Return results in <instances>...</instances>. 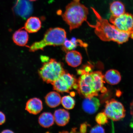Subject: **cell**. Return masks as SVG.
<instances>
[{"label": "cell", "instance_id": "25", "mask_svg": "<svg viewBox=\"0 0 133 133\" xmlns=\"http://www.w3.org/2000/svg\"><path fill=\"white\" fill-rule=\"evenodd\" d=\"M5 121V116L4 113L0 111V125L4 124Z\"/></svg>", "mask_w": 133, "mask_h": 133}, {"label": "cell", "instance_id": "5", "mask_svg": "<svg viewBox=\"0 0 133 133\" xmlns=\"http://www.w3.org/2000/svg\"><path fill=\"white\" fill-rule=\"evenodd\" d=\"M109 21L119 30L128 33L133 39V15L125 12L119 16L111 15Z\"/></svg>", "mask_w": 133, "mask_h": 133}, {"label": "cell", "instance_id": "4", "mask_svg": "<svg viewBox=\"0 0 133 133\" xmlns=\"http://www.w3.org/2000/svg\"><path fill=\"white\" fill-rule=\"evenodd\" d=\"M63 65L54 59H51L44 63L39 71L43 81L52 84L65 72Z\"/></svg>", "mask_w": 133, "mask_h": 133}, {"label": "cell", "instance_id": "26", "mask_svg": "<svg viewBox=\"0 0 133 133\" xmlns=\"http://www.w3.org/2000/svg\"><path fill=\"white\" fill-rule=\"evenodd\" d=\"M87 125L85 123L81 125L80 129V131L81 133H86L87 132Z\"/></svg>", "mask_w": 133, "mask_h": 133}, {"label": "cell", "instance_id": "18", "mask_svg": "<svg viewBox=\"0 0 133 133\" xmlns=\"http://www.w3.org/2000/svg\"><path fill=\"white\" fill-rule=\"evenodd\" d=\"M62 46L63 50L66 52L75 49L78 46L84 48L87 47L88 45L80 39L73 38L70 40L66 39Z\"/></svg>", "mask_w": 133, "mask_h": 133}, {"label": "cell", "instance_id": "27", "mask_svg": "<svg viewBox=\"0 0 133 133\" xmlns=\"http://www.w3.org/2000/svg\"><path fill=\"white\" fill-rule=\"evenodd\" d=\"M41 61L44 63L47 62L49 61V58L46 57V56H43L41 57Z\"/></svg>", "mask_w": 133, "mask_h": 133}, {"label": "cell", "instance_id": "6", "mask_svg": "<svg viewBox=\"0 0 133 133\" xmlns=\"http://www.w3.org/2000/svg\"><path fill=\"white\" fill-rule=\"evenodd\" d=\"M124 106L120 102L112 99L106 101L104 112L108 118L117 121L123 118L125 116Z\"/></svg>", "mask_w": 133, "mask_h": 133}, {"label": "cell", "instance_id": "29", "mask_svg": "<svg viewBox=\"0 0 133 133\" xmlns=\"http://www.w3.org/2000/svg\"><path fill=\"white\" fill-rule=\"evenodd\" d=\"M2 133H13V132L11 130H10L6 129L2 131Z\"/></svg>", "mask_w": 133, "mask_h": 133}, {"label": "cell", "instance_id": "17", "mask_svg": "<svg viewBox=\"0 0 133 133\" xmlns=\"http://www.w3.org/2000/svg\"><path fill=\"white\" fill-rule=\"evenodd\" d=\"M104 76L105 81L112 85L117 84L121 80L120 73L116 70H109L106 71Z\"/></svg>", "mask_w": 133, "mask_h": 133}, {"label": "cell", "instance_id": "21", "mask_svg": "<svg viewBox=\"0 0 133 133\" xmlns=\"http://www.w3.org/2000/svg\"><path fill=\"white\" fill-rule=\"evenodd\" d=\"M110 9L111 15L114 16H119L125 13L124 5L119 1H114L111 3Z\"/></svg>", "mask_w": 133, "mask_h": 133}, {"label": "cell", "instance_id": "20", "mask_svg": "<svg viewBox=\"0 0 133 133\" xmlns=\"http://www.w3.org/2000/svg\"><path fill=\"white\" fill-rule=\"evenodd\" d=\"M38 121L39 124L42 127L49 128L54 123V116L50 112L43 113L39 116Z\"/></svg>", "mask_w": 133, "mask_h": 133}, {"label": "cell", "instance_id": "10", "mask_svg": "<svg viewBox=\"0 0 133 133\" xmlns=\"http://www.w3.org/2000/svg\"><path fill=\"white\" fill-rule=\"evenodd\" d=\"M100 105L99 100L95 96H92L85 98L83 101L82 107L85 112L92 114L97 112Z\"/></svg>", "mask_w": 133, "mask_h": 133}, {"label": "cell", "instance_id": "22", "mask_svg": "<svg viewBox=\"0 0 133 133\" xmlns=\"http://www.w3.org/2000/svg\"><path fill=\"white\" fill-rule=\"evenodd\" d=\"M61 103L65 109H72L75 104V101L73 98L70 96H65L61 99Z\"/></svg>", "mask_w": 133, "mask_h": 133}, {"label": "cell", "instance_id": "16", "mask_svg": "<svg viewBox=\"0 0 133 133\" xmlns=\"http://www.w3.org/2000/svg\"><path fill=\"white\" fill-rule=\"evenodd\" d=\"M41 27V22L39 18L31 17L26 21L24 28L28 32L34 33L37 32Z\"/></svg>", "mask_w": 133, "mask_h": 133}, {"label": "cell", "instance_id": "23", "mask_svg": "<svg viewBox=\"0 0 133 133\" xmlns=\"http://www.w3.org/2000/svg\"><path fill=\"white\" fill-rule=\"evenodd\" d=\"M96 122L99 125H104L108 122V118L104 112H100L96 117Z\"/></svg>", "mask_w": 133, "mask_h": 133}, {"label": "cell", "instance_id": "2", "mask_svg": "<svg viewBox=\"0 0 133 133\" xmlns=\"http://www.w3.org/2000/svg\"><path fill=\"white\" fill-rule=\"evenodd\" d=\"M89 13V9L81 4L80 0H72L66 6L62 16L71 31L79 28L84 22L87 21Z\"/></svg>", "mask_w": 133, "mask_h": 133}, {"label": "cell", "instance_id": "24", "mask_svg": "<svg viewBox=\"0 0 133 133\" xmlns=\"http://www.w3.org/2000/svg\"><path fill=\"white\" fill-rule=\"evenodd\" d=\"M90 133H104V128L101 125H97L92 128L90 131Z\"/></svg>", "mask_w": 133, "mask_h": 133}, {"label": "cell", "instance_id": "15", "mask_svg": "<svg viewBox=\"0 0 133 133\" xmlns=\"http://www.w3.org/2000/svg\"><path fill=\"white\" fill-rule=\"evenodd\" d=\"M55 121L57 125L63 126L66 125L69 122L70 114L67 111L64 109H59L54 112Z\"/></svg>", "mask_w": 133, "mask_h": 133}, {"label": "cell", "instance_id": "12", "mask_svg": "<svg viewBox=\"0 0 133 133\" xmlns=\"http://www.w3.org/2000/svg\"><path fill=\"white\" fill-rule=\"evenodd\" d=\"M82 57L80 53L75 50H71L66 52L65 61L67 64L71 67H76L82 62Z\"/></svg>", "mask_w": 133, "mask_h": 133}, {"label": "cell", "instance_id": "13", "mask_svg": "<svg viewBox=\"0 0 133 133\" xmlns=\"http://www.w3.org/2000/svg\"><path fill=\"white\" fill-rule=\"evenodd\" d=\"M43 109L42 101L37 98L29 99L26 104V110L31 114L37 115L41 112Z\"/></svg>", "mask_w": 133, "mask_h": 133}, {"label": "cell", "instance_id": "11", "mask_svg": "<svg viewBox=\"0 0 133 133\" xmlns=\"http://www.w3.org/2000/svg\"><path fill=\"white\" fill-rule=\"evenodd\" d=\"M92 76L95 90L98 93L99 91L101 92H105L107 90L104 87L105 80L104 75L100 71H95L91 72Z\"/></svg>", "mask_w": 133, "mask_h": 133}, {"label": "cell", "instance_id": "30", "mask_svg": "<svg viewBox=\"0 0 133 133\" xmlns=\"http://www.w3.org/2000/svg\"><path fill=\"white\" fill-rule=\"evenodd\" d=\"M29 1H31V2H32V1H37V0H29Z\"/></svg>", "mask_w": 133, "mask_h": 133}, {"label": "cell", "instance_id": "14", "mask_svg": "<svg viewBox=\"0 0 133 133\" xmlns=\"http://www.w3.org/2000/svg\"><path fill=\"white\" fill-rule=\"evenodd\" d=\"M13 40L16 44L21 46H24L27 44L29 39V36L27 31L23 28L18 30L13 35Z\"/></svg>", "mask_w": 133, "mask_h": 133}, {"label": "cell", "instance_id": "19", "mask_svg": "<svg viewBox=\"0 0 133 133\" xmlns=\"http://www.w3.org/2000/svg\"><path fill=\"white\" fill-rule=\"evenodd\" d=\"M46 103L50 107L54 108L57 107L61 104V98L60 94L56 91H51L45 97Z\"/></svg>", "mask_w": 133, "mask_h": 133}, {"label": "cell", "instance_id": "8", "mask_svg": "<svg viewBox=\"0 0 133 133\" xmlns=\"http://www.w3.org/2000/svg\"><path fill=\"white\" fill-rule=\"evenodd\" d=\"M91 72L85 73L81 75L77 81V90L79 91V94L85 98L98 95V93L96 92L94 89L92 77Z\"/></svg>", "mask_w": 133, "mask_h": 133}, {"label": "cell", "instance_id": "28", "mask_svg": "<svg viewBox=\"0 0 133 133\" xmlns=\"http://www.w3.org/2000/svg\"><path fill=\"white\" fill-rule=\"evenodd\" d=\"M131 114L133 117V101L130 105Z\"/></svg>", "mask_w": 133, "mask_h": 133}, {"label": "cell", "instance_id": "7", "mask_svg": "<svg viewBox=\"0 0 133 133\" xmlns=\"http://www.w3.org/2000/svg\"><path fill=\"white\" fill-rule=\"evenodd\" d=\"M77 82L74 76L65 72L51 84L55 90L61 92H69L72 88L78 89Z\"/></svg>", "mask_w": 133, "mask_h": 133}, {"label": "cell", "instance_id": "3", "mask_svg": "<svg viewBox=\"0 0 133 133\" xmlns=\"http://www.w3.org/2000/svg\"><path fill=\"white\" fill-rule=\"evenodd\" d=\"M66 38V32L64 29L59 28H51L46 31L41 40L33 43L29 46V51L35 52L43 50L48 46L62 45Z\"/></svg>", "mask_w": 133, "mask_h": 133}, {"label": "cell", "instance_id": "9", "mask_svg": "<svg viewBox=\"0 0 133 133\" xmlns=\"http://www.w3.org/2000/svg\"><path fill=\"white\" fill-rule=\"evenodd\" d=\"M13 9L17 15L26 19L32 14L33 5L29 0H16Z\"/></svg>", "mask_w": 133, "mask_h": 133}, {"label": "cell", "instance_id": "1", "mask_svg": "<svg viewBox=\"0 0 133 133\" xmlns=\"http://www.w3.org/2000/svg\"><path fill=\"white\" fill-rule=\"evenodd\" d=\"M96 18V24H91L87 22L88 25L94 28V32L101 41H114L119 44L125 43L129 40L128 33L122 32L111 24L107 19H104L94 8H91Z\"/></svg>", "mask_w": 133, "mask_h": 133}]
</instances>
